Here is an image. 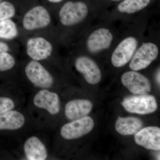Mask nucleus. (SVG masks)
I'll list each match as a JSON object with an SVG mask.
<instances>
[{"instance_id":"1","label":"nucleus","mask_w":160,"mask_h":160,"mask_svg":"<svg viewBox=\"0 0 160 160\" xmlns=\"http://www.w3.org/2000/svg\"><path fill=\"white\" fill-rule=\"evenodd\" d=\"M122 104L126 111L141 115L152 113L158 109L157 103L154 97L146 94L125 98Z\"/></svg>"},{"instance_id":"2","label":"nucleus","mask_w":160,"mask_h":160,"mask_svg":"<svg viewBox=\"0 0 160 160\" xmlns=\"http://www.w3.org/2000/svg\"><path fill=\"white\" fill-rule=\"evenodd\" d=\"M88 13V7L85 3L68 2L60 9L59 18L63 26H72L85 19Z\"/></svg>"},{"instance_id":"3","label":"nucleus","mask_w":160,"mask_h":160,"mask_svg":"<svg viewBox=\"0 0 160 160\" xmlns=\"http://www.w3.org/2000/svg\"><path fill=\"white\" fill-rule=\"evenodd\" d=\"M25 73L30 82L38 88L48 89L54 82L50 72L38 61L29 62L25 68Z\"/></svg>"},{"instance_id":"4","label":"nucleus","mask_w":160,"mask_h":160,"mask_svg":"<svg viewBox=\"0 0 160 160\" xmlns=\"http://www.w3.org/2000/svg\"><path fill=\"white\" fill-rule=\"evenodd\" d=\"M159 49L154 43H143L135 53L129 67L133 71L146 69L158 57Z\"/></svg>"},{"instance_id":"5","label":"nucleus","mask_w":160,"mask_h":160,"mask_svg":"<svg viewBox=\"0 0 160 160\" xmlns=\"http://www.w3.org/2000/svg\"><path fill=\"white\" fill-rule=\"evenodd\" d=\"M51 18L47 9L43 6H35L24 15L22 20L23 27L26 30L32 31L47 27Z\"/></svg>"},{"instance_id":"6","label":"nucleus","mask_w":160,"mask_h":160,"mask_svg":"<svg viewBox=\"0 0 160 160\" xmlns=\"http://www.w3.org/2000/svg\"><path fill=\"white\" fill-rule=\"evenodd\" d=\"M94 125L92 119L86 116L64 125L61 128L60 132L62 136L66 139H75L90 132Z\"/></svg>"},{"instance_id":"7","label":"nucleus","mask_w":160,"mask_h":160,"mask_svg":"<svg viewBox=\"0 0 160 160\" xmlns=\"http://www.w3.org/2000/svg\"><path fill=\"white\" fill-rule=\"evenodd\" d=\"M138 46L137 40L129 37L122 41L112 52L111 62L115 67L125 66L131 59Z\"/></svg>"},{"instance_id":"8","label":"nucleus","mask_w":160,"mask_h":160,"mask_svg":"<svg viewBox=\"0 0 160 160\" xmlns=\"http://www.w3.org/2000/svg\"><path fill=\"white\" fill-rule=\"evenodd\" d=\"M121 81L129 91L134 94H146L151 90L149 80L135 71H128L122 75Z\"/></svg>"},{"instance_id":"9","label":"nucleus","mask_w":160,"mask_h":160,"mask_svg":"<svg viewBox=\"0 0 160 160\" xmlns=\"http://www.w3.org/2000/svg\"><path fill=\"white\" fill-rule=\"evenodd\" d=\"M52 49L51 43L44 38H30L26 43V53L33 61L46 59L51 55Z\"/></svg>"},{"instance_id":"10","label":"nucleus","mask_w":160,"mask_h":160,"mask_svg":"<svg viewBox=\"0 0 160 160\" xmlns=\"http://www.w3.org/2000/svg\"><path fill=\"white\" fill-rule=\"evenodd\" d=\"M76 69L82 73L88 83L92 85L101 81L102 73L98 66L94 61L86 56H81L76 60Z\"/></svg>"},{"instance_id":"11","label":"nucleus","mask_w":160,"mask_h":160,"mask_svg":"<svg viewBox=\"0 0 160 160\" xmlns=\"http://www.w3.org/2000/svg\"><path fill=\"white\" fill-rule=\"evenodd\" d=\"M137 144L146 149H160V129L156 126L146 127L138 131L134 137Z\"/></svg>"},{"instance_id":"12","label":"nucleus","mask_w":160,"mask_h":160,"mask_svg":"<svg viewBox=\"0 0 160 160\" xmlns=\"http://www.w3.org/2000/svg\"><path fill=\"white\" fill-rule=\"evenodd\" d=\"M113 36L109 29L100 28L93 32L87 41L88 50L92 53H97L108 49L111 45Z\"/></svg>"},{"instance_id":"13","label":"nucleus","mask_w":160,"mask_h":160,"mask_svg":"<svg viewBox=\"0 0 160 160\" xmlns=\"http://www.w3.org/2000/svg\"><path fill=\"white\" fill-rule=\"evenodd\" d=\"M35 106L40 109H46L50 114H58L60 111V101L56 93L46 89L38 92L33 99Z\"/></svg>"},{"instance_id":"14","label":"nucleus","mask_w":160,"mask_h":160,"mask_svg":"<svg viewBox=\"0 0 160 160\" xmlns=\"http://www.w3.org/2000/svg\"><path fill=\"white\" fill-rule=\"evenodd\" d=\"M91 102L88 100L76 99L67 103L65 107L66 117L70 121L87 116L92 109Z\"/></svg>"},{"instance_id":"15","label":"nucleus","mask_w":160,"mask_h":160,"mask_svg":"<svg viewBox=\"0 0 160 160\" xmlns=\"http://www.w3.org/2000/svg\"><path fill=\"white\" fill-rule=\"evenodd\" d=\"M24 149L26 158L29 160H45L48 157L46 146L36 137H31L26 140Z\"/></svg>"},{"instance_id":"16","label":"nucleus","mask_w":160,"mask_h":160,"mask_svg":"<svg viewBox=\"0 0 160 160\" xmlns=\"http://www.w3.org/2000/svg\"><path fill=\"white\" fill-rule=\"evenodd\" d=\"M25 122V117L16 110H10L0 115V130H17L22 128Z\"/></svg>"},{"instance_id":"17","label":"nucleus","mask_w":160,"mask_h":160,"mask_svg":"<svg viewBox=\"0 0 160 160\" xmlns=\"http://www.w3.org/2000/svg\"><path fill=\"white\" fill-rule=\"evenodd\" d=\"M143 123L140 119L135 117H119L115 123V129L123 135L136 133L142 127Z\"/></svg>"},{"instance_id":"18","label":"nucleus","mask_w":160,"mask_h":160,"mask_svg":"<svg viewBox=\"0 0 160 160\" xmlns=\"http://www.w3.org/2000/svg\"><path fill=\"white\" fill-rule=\"evenodd\" d=\"M150 0H124L118 6L119 11L123 13H135L148 6Z\"/></svg>"},{"instance_id":"19","label":"nucleus","mask_w":160,"mask_h":160,"mask_svg":"<svg viewBox=\"0 0 160 160\" xmlns=\"http://www.w3.org/2000/svg\"><path fill=\"white\" fill-rule=\"evenodd\" d=\"M18 34V30L16 23L10 19L0 22V38L12 40Z\"/></svg>"},{"instance_id":"20","label":"nucleus","mask_w":160,"mask_h":160,"mask_svg":"<svg viewBox=\"0 0 160 160\" xmlns=\"http://www.w3.org/2000/svg\"><path fill=\"white\" fill-rule=\"evenodd\" d=\"M15 58L8 52H0V71L10 70L14 67Z\"/></svg>"},{"instance_id":"21","label":"nucleus","mask_w":160,"mask_h":160,"mask_svg":"<svg viewBox=\"0 0 160 160\" xmlns=\"http://www.w3.org/2000/svg\"><path fill=\"white\" fill-rule=\"evenodd\" d=\"M16 14V9L13 4L8 2H0V22L11 19Z\"/></svg>"},{"instance_id":"22","label":"nucleus","mask_w":160,"mask_h":160,"mask_svg":"<svg viewBox=\"0 0 160 160\" xmlns=\"http://www.w3.org/2000/svg\"><path fill=\"white\" fill-rule=\"evenodd\" d=\"M14 106V102L11 98L0 97V115L12 110Z\"/></svg>"},{"instance_id":"23","label":"nucleus","mask_w":160,"mask_h":160,"mask_svg":"<svg viewBox=\"0 0 160 160\" xmlns=\"http://www.w3.org/2000/svg\"><path fill=\"white\" fill-rule=\"evenodd\" d=\"M9 49V46L7 44L0 41V52H8Z\"/></svg>"},{"instance_id":"24","label":"nucleus","mask_w":160,"mask_h":160,"mask_svg":"<svg viewBox=\"0 0 160 160\" xmlns=\"http://www.w3.org/2000/svg\"><path fill=\"white\" fill-rule=\"evenodd\" d=\"M48 1H49V2L52 3H57L60 2L62 1L63 0H48Z\"/></svg>"},{"instance_id":"25","label":"nucleus","mask_w":160,"mask_h":160,"mask_svg":"<svg viewBox=\"0 0 160 160\" xmlns=\"http://www.w3.org/2000/svg\"><path fill=\"white\" fill-rule=\"evenodd\" d=\"M160 70H159L158 72L157 76V82L158 83H159V85H160Z\"/></svg>"},{"instance_id":"26","label":"nucleus","mask_w":160,"mask_h":160,"mask_svg":"<svg viewBox=\"0 0 160 160\" xmlns=\"http://www.w3.org/2000/svg\"><path fill=\"white\" fill-rule=\"evenodd\" d=\"M112 1H120V0H112Z\"/></svg>"},{"instance_id":"27","label":"nucleus","mask_w":160,"mask_h":160,"mask_svg":"<svg viewBox=\"0 0 160 160\" xmlns=\"http://www.w3.org/2000/svg\"><path fill=\"white\" fill-rule=\"evenodd\" d=\"M2 1V0H0V1Z\"/></svg>"}]
</instances>
